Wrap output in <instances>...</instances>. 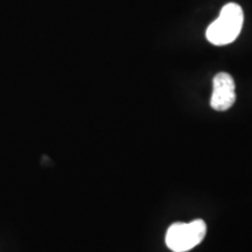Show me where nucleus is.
<instances>
[{
    "label": "nucleus",
    "mask_w": 252,
    "mask_h": 252,
    "mask_svg": "<svg viewBox=\"0 0 252 252\" xmlns=\"http://www.w3.org/2000/svg\"><path fill=\"white\" fill-rule=\"evenodd\" d=\"M243 9L238 4L229 2L220 9V17L207 28V40L215 46L234 42L243 27Z\"/></svg>",
    "instance_id": "nucleus-1"
},
{
    "label": "nucleus",
    "mask_w": 252,
    "mask_h": 252,
    "mask_svg": "<svg viewBox=\"0 0 252 252\" xmlns=\"http://www.w3.org/2000/svg\"><path fill=\"white\" fill-rule=\"evenodd\" d=\"M206 234L207 224L203 220L174 223L166 232V244L173 252H187L200 244Z\"/></svg>",
    "instance_id": "nucleus-2"
},
{
    "label": "nucleus",
    "mask_w": 252,
    "mask_h": 252,
    "mask_svg": "<svg viewBox=\"0 0 252 252\" xmlns=\"http://www.w3.org/2000/svg\"><path fill=\"white\" fill-rule=\"evenodd\" d=\"M234 78L228 72H220L213 80V94L210 105L216 111H226L236 102Z\"/></svg>",
    "instance_id": "nucleus-3"
}]
</instances>
